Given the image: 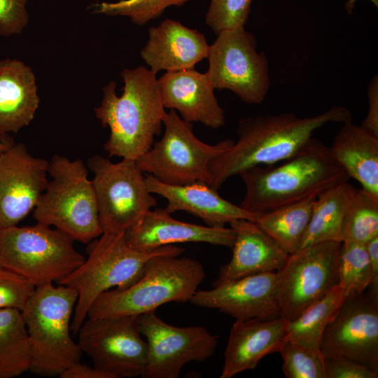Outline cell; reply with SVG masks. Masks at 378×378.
<instances>
[{
    "label": "cell",
    "instance_id": "obj_1",
    "mask_svg": "<svg viewBox=\"0 0 378 378\" xmlns=\"http://www.w3.org/2000/svg\"><path fill=\"white\" fill-rule=\"evenodd\" d=\"M351 120L350 111L342 106L304 118L288 112L241 118L237 141L210 164L209 186L218 190L227 179L248 168L282 162L298 151L324 125Z\"/></svg>",
    "mask_w": 378,
    "mask_h": 378
},
{
    "label": "cell",
    "instance_id": "obj_2",
    "mask_svg": "<svg viewBox=\"0 0 378 378\" xmlns=\"http://www.w3.org/2000/svg\"><path fill=\"white\" fill-rule=\"evenodd\" d=\"M239 175L245 186L239 206L260 214L316 198L349 178L329 148L313 136L281 164L258 165Z\"/></svg>",
    "mask_w": 378,
    "mask_h": 378
},
{
    "label": "cell",
    "instance_id": "obj_3",
    "mask_svg": "<svg viewBox=\"0 0 378 378\" xmlns=\"http://www.w3.org/2000/svg\"><path fill=\"white\" fill-rule=\"evenodd\" d=\"M121 96L116 85L109 82L103 88L96 117L109 128L104 148L109 157L136 160L147 152L160 134L166 113L156 74L145 66L125 69Z\"/></svg>",
    "mask_w": 378,
    "mask_h": 378
},
{
    "label": "cell",
    "instance_id": "obj_4",
    "mask_svg": "<svg viewBox=\"0 0 378 378\" xmlns=\"http://www.w3.org/2000/svg\"><path fill=\"white\" fill-rule=\"evenodd\" d=\"M184 249L169 245L146 262L141 277L124 288L102 293L91 305L88 318L139 316L161 305L190 302L205 277L198 260L180 257Z\"/></svg>",
    "mask_w": 378,
    "mask_h": 378
},
{
    "label": "cell",
    "instance_id": "obj_5",
    "mask_svg": "<svg viewBox=\"0 0 378 378\" xmlns=\"http://www.w3.org/2000/svg\"><path fill=\"white\" fill-rule=\"evenodd\" d=\"M77 299L73 288L48 284L36 288L22 311L31 347L29 371L33 374L59 377L80 360L83 352L70 333Z\"/></svg>",
    "mask_w": 378,
    "mask_h": 378
},
{
    "label": "cell",
    "instance_id": "obj_6",
    "mask_svg": "<svg viewBox=\"0 0 378 378\" xmlns=\"http://www.w3.org/2000/svg\"><path fill=\"white\" fill-rule=\"evenodd\" d=\"M48 174L50 179L33 210L36 223L53 227L74 241L88 244L99 237L103 232L96 197L83 161L55 155Z\"/></svg>",
    "mask_w": 378,
    "mask_h": 378
},
{
    "label": "cell",
    "instance_id": "obj_7",
    "mask_svg": "<svg viewBox=\"0 0 378 378\" xmlns=\"http://www.w3.org/2000/svg\"><path fill=\"white\" fill-rule=\"evenodd\" d=\"M168 246L150 252L139 251L128 245L124 234L102 233L90 241L88 258L57 283L78 293L71 324L74 334H77L98 296L113 288H124L132 285L141 277L147 260Z\"/></svg>",
    "mask_w": 378,
    "mask_h": 378
},
{
    "label": "cell",
    "instance_id": "obj_8",
    "mask_svg": "<svg viewBox=\"0 0 378 378\" xmlns=\"http://www.w3.org/2000/svg\"><path fill=\"white\" fill-rule=\"evenodd\" d=\"M71 238L55 228L36 223L0 229V266L31 281L36 287L58 283L85 258Z\"/></svg>",
    "mask_w": 378,
    "mask_h": 378
},
{
    "label": "cell",
    "instance_id": "obj_9",
    "mask_svg": "<svg viewBox=\"0 0 378 378\" xmlns=\"http://www.w3.org/2000/svg\"><path fill=\"white\" fill-rule=\"evenodd\" d=\"M164 133L136 162L143 173L169 185L197 182L209 185V166L234 143L230 139L214 144L200 141L194 134L192 123L169 110L163 118Z\"/></svg>",
    "mask_w": 378,
    "mask_h": 378
},
{
    "label": "cell",
    "instance_id": "obj_10",
    "mask_svg": "<svg viewBox=\"0 0 378 378\" xmlns=\"http://www.w3.org/2000/svg\"><path fill=\"white\" fill-rule=\"evenodd\" d=\"M88 166L93 173L92 182L103 233L125 234L157 206L136 160L122 159L115 163L95 155L89 158Z\"/></svg>",
    "mask_w": 378,
    "mask_h": 378
},
{
    "label": "cell",
    "instance_id": "obj_11",
    "mask_svg": "<svg viewBox=\"0 0 378 378\" xmlns=\"http://www.w3.org/2000/svg\"><path fill=\"white\" fill-rule=\"evenodd\" d=\"M209 46L206 74L217 90H229L241 101L260 104L271 85L265 54L244 27L223 30Z\"/></svg>",
    "mask_w": 378,
    "mask_h": 378
},
{
    "label": "cell",
    "instance_id": "obj_12",
    "mask_svg": "<svg viewBox=\"0 0 378 378\" xmlns=\"http://www.w3.org/2000/svg\"><path fill=\"white\" fill-rule=\"evenodd\" d=\"M342 242L323 241L290 254L277 271L281 316L292 321L339 284Z\"/></svg>",
    "mask_w": 378,
    "mask_h": 378
},
{
    "label": "cell",
    "instance_id": "obj_13",
    "mask_svg": "<svg viewBox=\"0 0 378 378\" xmlns=\"http://www.w3.org/2000/svg\"><path fill=\"white\" fill-rule=\"evenodd\" d=\"M78 344L94 366L111 378L141 377L148 360V344L139 316L86 318Z\"/></svg>",
    "mask_w": 378,
    "mask_h": 378
},
{
    "label": "cell",
    "instance_id": "obj_14",
    "mask_svg": "<svg viewBox=\"0 0 378 378\" xmlns=\"http://www.w3.org/2000/svg\"><path fill=\"white\" fill-rule=\"evenodd\" d=\"M139 323L148 344V360L142 378H178L185 365L206 360L218 344V336L206 328L174 326L155 312L139 315Z\"/></svg>",
    "mask_w": 378,
    "mask_h": 378
},
{
    "label": "cell",
    "instance_id": "obj_15",
    "mask_svg": "<svg viewBox=\"0 0 378 378\" xmlns=\"http://www.w3.org/2000/svg\"><path fill=\"white\" fill-rule=\"evenodd\" d=\"M323 355L347 358L378 371V291L368 288L344 300L321 341Z\"/></svg>",
    "mask_w": 378,
    "mask_h": 378
},
{
    "label": "cell",
    "instance_id": "obj_16",
    "mask_svg": "<svg viewBox=\"0 0 378 378\" xmlns=\"http://www.w3.org/2000/svg\"><path fill=\"white\" fill-rule=\"evenodd\" d=\"M48 165L22 143L0 154V229L18 225L33 211L47 186Z\"/></svg>",
    "mask_w": 378,
    "mask_h": 378
},
{
    "label": "cell",
    "instance_id": "obj_17",
    "mask_svg": "<svg viewBox=\"0 0 378 378\" xmlns=\"http://www.w3.org/2000/svg\"><path fill=\"white\" fill-rule=\"evenodd\" d=\"M278 272H264L227 281L210 290H197L191 304L214 309L235 320L281 316L276 300Z\"/></svg>",
    "mask_w": 378,
    "mask_h": 378
},
{
    "label": "cell",
    "instance_id": "obj_18",
    "mask_svg": "<svg viewBox=\"0 0 378 378\" xmlns=\"http://www.w3.org/2000/svg\"><path fill=\"white\" fill-rule=\"evenodd\" d=\"M165 108L174 110L189 122H200L218 129L225 125V115L206 73L195 68L166 71L158 78Z\"/></svg>",
    "mask_w": 378,
    "mask_h": 378
},
{
    "label": "cell",
    "instance_id": "obj_19",
    "mask_svg": "<svg viewBox=\"0 0 378 378\" xmlns=\"http://www.w3.org/2000/svg\"><path fill=\"white\" fill-rule=\"evenodd\" d=\"M124 236L130 247L141 252L185 242H202L232 248L234 241V233L230 227L181 221L173 218L165 208L148 211Z\"/></svg>",
    "mask_w": 378,
    "mask_h": 378
},
{
    "label": "cell",
    "instance_id": "obj_20",
    "mask_svg": "<svg viewBox=\"0 0 378 378\" xmlns=\"http://www.w3.org/2000/svg\"><path fill=\"white\" fill-rule=\"evenodd\" d=\"M288 321L273 318L235 320L224 351L220 378L253 370L267 355L278 352L287 334Z\"/></svg>",
    "mask_w": 378,
    "mask_h": 378
},
{
    "label": "cell",
    "instance_id": "obj_21",
    "mask_svg": "<svg viewBox=\"0 0 378 378\" xmlns=\"http://www.w3.org/2000/svg\"><path fill=\"white\" fill-rule=\"evenodd\" d=\"M148 33L140 55L155 74L193 69L207 58L209 45L204 34L178 20L165 19Z\"/></svg>",
    "mask_w": 378,
    "mask_h": 378
},
{
    "label": "cell",
    "instance_id": "obj_22",
    "mask_svg": "<svg viewBox=\"0 0 378 378\" xmlns=\"http://www.w3.org/2000/svg\"><path fill=\"white\" fill-rule=\"evenodd\" d=\"M148 190L164 198V207L170 213L185 211L202 219L211 227H225L227 223L246 219L256 222L260 214L244 209L223 198L218 190L204 183L186 185L163 183L153 176H145Z\"/></svg>",
    "mask_w": 378,
    "mask_h": 378
},
{
    "label": "cell",
    "instance_id": "obj_23",
    "mask_svg": "<svg viewBox=\"0 0 378 378\" xmlns=\"http://www.w3.org/2000/svg\"><path fill=\"white\" fill-rule=\"evenodd\" d=\"M230 225L234 233L232 255L220 268L214 286L248 275L277 272L283 267L289 255L255 222L239 219Z\"/></svg>",
    "mask_w": 378,
    "mask_h": 378
},
{
    "label": "cell",
    "instance_id": "obj_24",
    "mask_svg": "<svg viewBox=\"0 0 378 378\" xmlns=\"http://www.w3.org/2000/svg\"><path fill=\"white\" fill-rule=\"evenodd\" d=\"M31 69L16 59L0 60V135L17 133L32 121L39 105Z\"/></svg>",
    "mask_w": 378,
    "mask_h": 378
},
{
    "label": "cell",
    "instance_id": "obj_25",
    "mask_svg": "<svg viewBox=\"0 0 378 378\" xmlns=\"http://www.w3.org/2000/svg\"><path fill=\"white\" fill-rule=\"evenodd\" d=\"M333 159L362 189L378 197V136L352 120L343 123L329 148Z\"/></svg>",
    "mask_w": 378,
    "mask_h": 378
},
{
    "label": "cell",
    "instance_id": "obj_26",
    "mask_svg": "<svg viewBox=\"0 0 378 378\" xmlns=\"http://www.w3.org/2000/svg\"><path fill=\"white\" fill-rule=\"evenodd\" d=\"M357 189L346 181L316 197L300 248L323 241H344L347 219Z\"/></svg>",
    "mask_w": 378,
    "mask_h": 378
},
{
    "label": "cell",
    "instance_id": "obj_27",
    "mask_svg": "<svg viewBox=\"0 0 378 378\" xmlns=\"http://www.w3.org/2000/svg\"><path fill=\"white\" fill-rule=\"evenodd\" d=\"M316 199L261 214L255 223L286 253L292 254L300 248Z\"/></svg>",
    "mask_w": 378,
    "mask_h": 378
},
{
    "label": "cell",
    "instance_id": "obj_28",
    "mask_svg": "<svg viewBox=\"0 0 378 378\" xmlns=\"http://www.w3.org/2000/svg\"><path fill=\"white\" fill-rule=\"evenodd\" d=\"M29 336L22 312L0 309V378H13L29 371Z\"/></svg>",
    "mask_w": 378,
    "mask_h": 378
},
{
    "label": "cell",
    "instance_id": "obj_29",
    "mask_svg": "<svg viewBox=\"0 0 378 378\" xmlns=\"http://www.w3.org/2000/svg\"><path fill=\"white\" fill-rule=\"evenodd\" d=\"M346 297V295L339 285L335 286L296 318L288 321L284 341L321 349L323 333Z\"/></svg>",
    "mask_w": 378,
    "mask_h": 378
},
{
    "label": "cell",
    "instance_id": "obj_30",
    "mask_svg": "<svg viewBox=\"0 0 378 378\" xmlns=\"http://www.w3.org/2000/svg\"><path fill=\"white\" fill-rule=\"evenodd\" d=\"M371 280V266L365 244L343 241L339 257L338 285L347 296L363 293Z\"/></svg>",
    "mask_w": 378,
    "mask_h": 378
},
{
    "label": "cell",
    "instance_id": "obj_31",
    "mask_svg": "<svg viewBox=\"0 0 378 378\" xmlns=\"http://www.w3.org/2000/svg\"><path fill=\"white\" fill-rule=\"evenodd\" d=\"M378 237V197L357 189L346 222L344 240L366 244Z\"/></svg>",
    "mask_w": 378,
    "mask_h": 378
},
{
    "label": "cell",
    "instance_id": "obj_32",
    "mask_svg": "<svg viewBox=\"0 0 378 378\" xmlns=\"http://www.w3.org/2000/svg\"><path fill=\"white\" fill-rule=\"evenodd\" d=\"M278 352L282 357V370L287 378H325L321 349L284 341Z\"/></svg>",
    "mask_w": 378,
    "mask_h": 378
},
{
    "label": "cell",
    "instance_id": "obj_33",
    "mask_svg": "<svg viewBox=\"0 0 378 378\" xmlns=\"http://www.w3.org/2000/svg\"><path fill=\"white\" fill-rule=\"evenodd\" d=\"M190 0H120L115 3L94 4V12L107 15L130 18L137 25H144L160 17L170 6H181Z\"/></svg>",
    "mask_w": 378,
    "mask_h": 378
},
{
    "label": "cell",
    "instance_id": "obj_34",
    "mask_svg": "<svg viewBox=\"0 0 378 378\" xmlns=\"http://www.w3.org/2000/svg\"><path fill=\"white\" fill-rule=\"evenodd\" d=\"M252 0H210L205 23L216 34L244 27L251 12Z\"/></svg>",
    "mask_w": 378,
    "mask_h": 378
},
{
    "label": "cell",
    "instance_id": "obj_35",
    "mask_svg": "<svg viewBox=\"0 0 378 378\" xmlns=\"http://www.w3.org/2000/svg\"><path fill=\"white\" fill-rule=\"evenodd\" d=\"M36 286L18 273L0 266V309L21 312L32 298Z\"/></svg>",
    "mask_w": 378,
    "mask_h": 378
},
{
    "label": "cell",
    "instance_id": "obj_36",
    "mask_svg": "<svg viewBox=\"0 0 378 378\" xmlns=\"http://www.w3.org/2000/svg\"><path fill=\"white\" fill-rule=\"evenodd\" d=\"M325 378H377L378 371L354 360L323 355Z\"/></svg>",
    "mask_w": 378,
    "mask_h": 378
},
{
    "label": "cell",
    "instance_id": "obj_37",
    "mask_svg": "<svg viewBox=\"0 0 378 378\" xmlns=\"http://www.w3.org/2000/svg\"><path fill=\"white\" fill-rule=\"evenodd\" d=\"M28 0H0V35L20 34L29 18L26 9Z\"/></svg>",
    "mask_w": 378,
    "mask_h": 378
},
{
    "label": "cell",
    "instance_id": "obj_38",
    "mask_svg": "<svg viewBox=\"0 0 378 378\" xmlns=\"http://www.w3.org/2000/svg\"><path fill=\"white\" fill-rule=\"evenodd\" d=\"M368 108L361 125L378 136V76H374L369 83L368 92Z\"/></svg>",
    "mask_w": 378,
    "mask_h": 378
},
{
    "label": "cell",
    "instance_id": "obj_39",
    "mask_svg": "<svg viewBox=\"0 0 378 378\" xmlns=\"http://www.w3.org/2000/svg\"><path fill=\"white\" fill-rule=\"evenodd\" d=\"M59 378H111V377L94 367H90L80 361L68 367L59 376Z\"/></svg>",
    "mask_w": 378,
    "mask_h": 378
},
{
    "label": "cell",
    "instance_id": "obj_40",
    "mask_svg": "<svg viewBox=\"0 0 378 378\" xmlns=\"http://www.w3.org/2000/svg\"><path fill=\"white\" fill-rule=\"evenodd\" d=\"M371 266L372 280L368 288L378 291V237L365 244Z\"/></svg>",
    "mask_w": 378,
    "mask_h": 378
},
{
    "label": "cell",
    "instance_id": "obj_41",
    "mask_svg": "<svg viewBox=\"0 0 378 378\" xmlns=\"http://www.w3.org/2000/svg\"><path fill=\"white\" fill-rule=\"evenodd\" d=\"M13 140L7 135H0V154L8 148L13 143Z\"/></svg>",
    "mask_w": 378,
    "mask_h": 378
},
{
    "label": "cell",
    "instance_id": "obj_42",
    "mask_svg": "<svg viewBox=\"0 0 378 378\" xmlns=\"http://www.w3.org/2000/svg\"><path fill=\"white\" fill-rule=\"evenodd\" d=\"M356 1L358 0H347L346 2L345 3L344 8L349 14L352 13L354 9L355 4ZM369 1H370L376 8L378 7V0H369Z\"/></svg>",
    "mask_w": 378,
    "mask_h": 378
}]
</instances>
